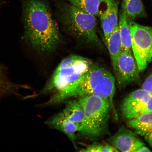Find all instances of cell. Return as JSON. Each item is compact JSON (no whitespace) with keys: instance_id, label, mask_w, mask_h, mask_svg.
Instances as JSON below:
<instances>
[{"instance_id":"cell-1","label":"cell","mask_w":152,"mask_h":152,"mask_svg":"<svg viewBox=\"0 0 152 152\" xmlns=\"http://www.w3.org/2000/svg\"><path fill=\"white\" fill-rule=\"evenodd\" d=\"M22 20L23 39L30 47L41 54L56 50L60 42V35L47 0H24Z\"/></svg>"},{"instance_id":"cell-2","label":"cell","mask_w":152,"mask_h":152,"mask_svg":"<svg viewBox=\"0 0 152 152\" xmlns=\"http://www.w3.org/2000/svg\"><path fill=\"white\" fill-rule=\"evenodd\" d=\"M115 83V77L111 72L92 63L80 79L64 90L56 93L47 104H58L71 98L94 95L109 101L117 117L113 103Z\"/></svg>"},{"instance_id":"cell-3","label":"cell","mask_w":152,"mask_h":152,"mask_svg":"<svg viewBox=\"0 0 152 152\" xmlns=\"http://www.w3.org/2000/svg\"><path fill=\"white\" fill-rule=\"evenodd\" d=\"M60 22L66 33L81 43L100 45L96 16L64 1H58Z\"/></svg>"},{"instance_id":"cell-4","label":"cell","mask_w":152,"mask_h":152,"mask_svg":"<svg viewBox=\"0 0 152 152\" xmlns=\"http://www.w3.org/2000/svg\"><path fill=\"white\" fill-rule=\"evenodd\" d=\"M78 101L84 111L85 122L80 132L90 140L102 137L109 133L111 103L99 97L89 95Z\"/></svg>"},{"instance_id":"cell-5","label":"cell","mask_w":152,"mask_h":152,"mask_svg":"<svg viewBox=\"0 0 152 152\" xmlns=\"http://www.w3.org/2000/svg\"><path fill=\"white\" fill-rule=\"evenodd\" d=\"M92 63L77 55L64 58L56 68L42 93L60 92L80 78Z\"/></svg>"},{"instance_id":"cell-6","label":"cell","mask_w":152,"mask_h":152,"mask_svg":"<svg viewBox=\"0 0 152 152\" xmlns=\"http://www.w3.org/2000/svg\"><path fill=\"white\" fill-rule=\"evenodd\" d=\"M132 51L140 72L143 71L152 60V27L128 22Z\"/></svg>"},{"instance_id":"cell-7","label":"cell","mask_w":152,"mask_h":152,"mask_svg":"<svg viewBox=\"0 0 152 152\" xmlns=\"http://www.w3.org/2000/svg\"><path fill=\"white\" fill-rule=\"evenodd\" d=\"M121 110L127 121L152 112V94L142 88L133 91L124 99Z\"/></svg>"},{"instance_id":"cell-8","label":"cell","mask_w":152,"mask_h":152,"mask_svg":"<svg viewBox=\"0 0 152 152\" xmlns=\"http://www.w3.org/2000/svg\"><path fill=\"white\" fill-rule=\"evenodd\" d=\"M118 87L121 89L139 79L137 63L132 52L122 51L113 70Z\"/></svg>"},{"instance_id":"cell-9","label":"cell","mask_w":152,"mask_h":152,"mask_svg":"<svg viewBox=\"0 0 152 152\" xmlns=\"http://www.w3.org/2000/svg\"><path fill=\"white\" fill-rule=\"evenodd\" d=\"M107 140L119 151L122 152H139L145 145L137 134L124 126H121Z\"/></svg>"},{"instance_id":"cell-10","label":"cell","mask_w":152,"mask_h":152,"mask_svg":"<svg viewBox=\"0 0 152 152\" xmlns=\"http://www.w3.org/2000/svg\"><path fill=\"white\" fill-rule=\"evenodd\" d=\"M106 9L100 16L106 42L109 36L118 25V2L117 0H105Z\"/></svg>"},{"instance_id":"cell-11","label":"cell","mask_w":152,"mask_h":152,"mask_svg":"<svg viewBox=\"0 0 152 152\" xmlns=\"http://www.w3.org/2000/svg\"><path fill=\"white\" fill-rule=\"evenodd\" d=\"M45 123L49 126L64 133L74 143L75 133L80 132V126L66 118L62 112L49 119Z\"/></svg>"},{"instance_id":"cell-12","label":"cell","mask_w":152,"mask_h":152,"mask_svg":"<svg viewBox=\"0 0 152 152\" xmlns=\"http://www.w3.org/2000/svg\"><path fill=\"white\" fill-rule=\"evenodd\" d=\"M118 26L122 44V50L132 52L130 31L128 21V16L122 3L119 13Z\"/></svg>"},{"instance_id":"cell-13","label":"cell","mask_w":152,"mask_h":152,"mask_svg":"<svg viewBox=\"0 0 152 152\" xmlns=\"http://www.w3.org/2000/svg\"><path fill=\"white\" fill-rule=\"evenodd\" d=\"M62 113L69 121L79 125L81 129L85 122L84 111L78 101L73 100L66 102Z\"/></svg>"},{"instance_id":"cell-14","label":"cell","mask_w":152,"mask_h":152,"mask_svg":"<svg viewBox=\"0 0 152 152\" xmlns=\"http://www.w3.org/2000/svg\"><path fill=\"white\" fill-rule=\"evenodd\" d=\"M127 121V125L136 134L144 137L152 128V112Z\"/></svg>"},{"instance_id":"cell-15","label":"cell","mask_w":152,"mask_h":152,"mask_svg":"<svg viewBox=\"0 0 152 152\" xmlns=\"http://www.w3.org/2000/svg\"><path fill=\"white\" fill-rule=\"evenodd\" d=\"M106 43L114 70L116 66L118 58L122 51L118 25L109 36Z\"/></svg>"},{"instance_id":"cell-16","label":"cell","mask_w":152,"mask_h":152,"mask_svg":"<svg viewBox=\"0 0 152 152\" xmlns=\"http://www.w3.org/2000/svg\"><path fill=\"white\" fill-rule=\"evenodd\" d=\"M64 1L80 10L96 17L99 16L101 12L100 7L105 0H56Z\"/></svg>"},{"instance_id":"cell-17","label":"cell","mask_w":152,"mask_h":152,"mask_svg":"<svg viewBox=\"0 0 152 152\" xmlns=\"http://www.w3.org/2000/svg\"><path fill=\"white\" fill-rule=\"evenodd\" d=\"M20 85L15 84L9 79L5 68L0 64V97L15 94L20 88Z\"/></svg>"},{"instance_id":"cell-18","label":"cell","mask_w":152,"mask_h":152,"mask_svg":"<svg viewBox=\"0 0 152 152\" xmlns=\"http://www.w3.org/2000/svg\"><path fill=\"white\" fill-rule=\"evenodd\" d=\"M127 16L132 19L145 14V9L142 0H122Z\"/></svg>"},{"instance_id":"cell-19","label":"cell","mask_w":152,"mask_h":152,"mask_svg":"<svg viewBox=\"0 0 152 152\" xmlns=\"http://www.w3.org/2000/svg\"><path fill=\"white\" fill-rule=\"evenodd\" d=\"M82 152H118V150L111 144L107 143H95L87 146L85 149L81 150Z\"/></svg>"},{"instance_id":"cell-20","label":"cell","mask_w":152,"mask_h":152,"mask_svg":"<svg viewBox=\"0 0 152 152\" xmlns=\"http://www.w3.org/2000/svg\"><path fill=\"white\" fill-rule=\"evenodd\" d=\"M142 88L152 94V74L148 77L142 86Z\"/></svg>"},{"instance_id":"cell-21","label":"cell","mask_w":152,"mask_h":152,"mask_svg":"<svg viewBox=\"0 0 152 152\" xmlns=\"http://www.w3.org/2000/svg\"><path fill=\"white\" fill-rule=\"evenodd\" d=\"M144 137L146 141L152 148V128Z\"/></svg>"},{"instance_id":"cell-22","label":"cell","mask_w":152,"mask_h":152,"mask_svg":"<svg viewBox=\"0 0 152 152\" xmlns=\"http://www.w3.org/2000/svg\"><path fill=\"white\" fill-rule=\"evenodd\" d=\"M151 151V150H150L147 147H146L145 145L142 147L141 149H140V152H150Z\"/></svg>"}]
</instances>
